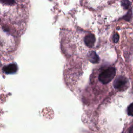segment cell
Segmentation results:
<instances>
[{
	"label": "cell",
	"mask_w": 133,
	"mask_h": 133,
	"mask_svg": "<svg viewBox=\"0 0 133 133\" xmlns=\"http://www.w3.org/2000/svg\"><path fill=\"white\" fill-rule=\"evenodd\" d=\"M115 74L116 70L115 68L109 67L99 74L98 78L101 83L103 84H107L113 79Z\"/></svg>",
	"instance_id": "obj_1"
},
{
	"label": "cell",
	"mask_w": 133,
	"mask_h": 133,
	"mask_svg": "<svg viewBox=\"0 0 133 133\" xmlns=\"http://www.w3.org/2000/svg\"><path fill=\"white\" fill-rule=\"evenodd\" d=\"M89 60L92 63H97L99 61V58L94 51H91L88 55Z\"/></svg>",
	"instance_id": "obj_5"
},
{
	"label": "cell",
	"mask_w": 133,
	"mask_h": 133,
	"mask_svg": "<svg viewBox=\"0 0 133 133\" xmlns=\"http://www.w3.org/2000/svg\"><path fill=\"white\" fill-rule=\"evenodd\" d=\"M127 83L126 78L122 76L118 77L113 83V86L116 89H121L123 88Z\"/></svg>",
	"instance_id": "obj_2"
},
{
	"label": "cell",
	"mask_w": 133,
	"mask_h": 133,
	"mask_svg": "<svg viewBox=\"0 0 133 133\" xmlns=\"http://www.w3.org/2000/svg\"><path fill=\"white\" fill-rule=\"evenodd\" d=\"M129 133H133V125L130 128L129 130Z\"/></svg>",
	"instance_id": "obj_10"
},
{
	"label": "cell",
	"mask_w": 133,
	"mask_h": 133,
	"mask_svg": "<svg viewBox=\"0 0 133 133\" xmlns=\"http://www.w3.org/2000/svg\"><path fill=\"white\" fill-rule=\"evenodd\" d=\"M17 65L14 63L9 64L3 67V70L6 74L14 73L17 71Z\"/></svg>",
	"instance_id": "obj_4"
},
{
	"label": "cell",
	"mask_w": 133,
	"mask_h": 133,
	"mask_svg": "<svg viewBox=\"0 0 133 133\" xmlns=\"http://www.w3.org/2000/svg\"><path fill=\"white\" fill-rule=\"evenodd\" d=\"M119 35L118 33H115L113 36V41L115 43H117L119 40Z\"/></svg>",
	"instance_id": "obj_9"
},
{
	"label": "cell",
	"mask_w": 133,
	"mask_h": 133,
	"mask_svg": "<svg viewBox=\"0 0 133 133\" xmlns=\"http://www.w3.org/2000/svg\"><path fill=\"white\" fill-rule=\"evenodd\" d=\"M127 113L129 115L133 116V102L128 107Z\"/></svg>",
	"instance_id": "obj_6"
},
{
	"label": "cell",
	"mask_w": 133,
	"mask_h": 133,
	"mask_svg": "<svg viewBox=\"0 0 133 133\" xmlns=\"http://www.w3.org/2000/svg\"><path fill=\"white\" fill-rule=\"evenodd\" d=\"M121 4L124 9H127L130 5V2L128 1H121Z\"/></svg>",
	"instance_id": "obj_7"
},
{
	"label": "cell",
	"mask_w": 133,
	"mask_h": 133,
	"mask_svg": "<svg viewBox=\"0 0 133 133\" xmlns=\"http://www.w3.org/2000/svg\"><path fill=\"white\" fill-rule=\"evenodd\" d=\"M131 12H130V11H129L123 18V19H124L125 20L128 21L130 20V18H131Z\"/></svg>",
	"instance_id": "obj_8"
},
{
	"label": "cell",
	"mask_w": 133,
	"mask_h": 133,
	"mask_svg": "<svg viewBox=\"0 0 133 133\" xmlns=\"http://www.w3.org/2000/svg\"><path fill=\"white\" fill-rule=\"evenodd\" d=\"M95 35L92 33H88L86 35L84 38L85 44L89 48H91L94 46L95 43Z\"/></svg>",
	"instance_id": "obj_3"
}]
</instances>
